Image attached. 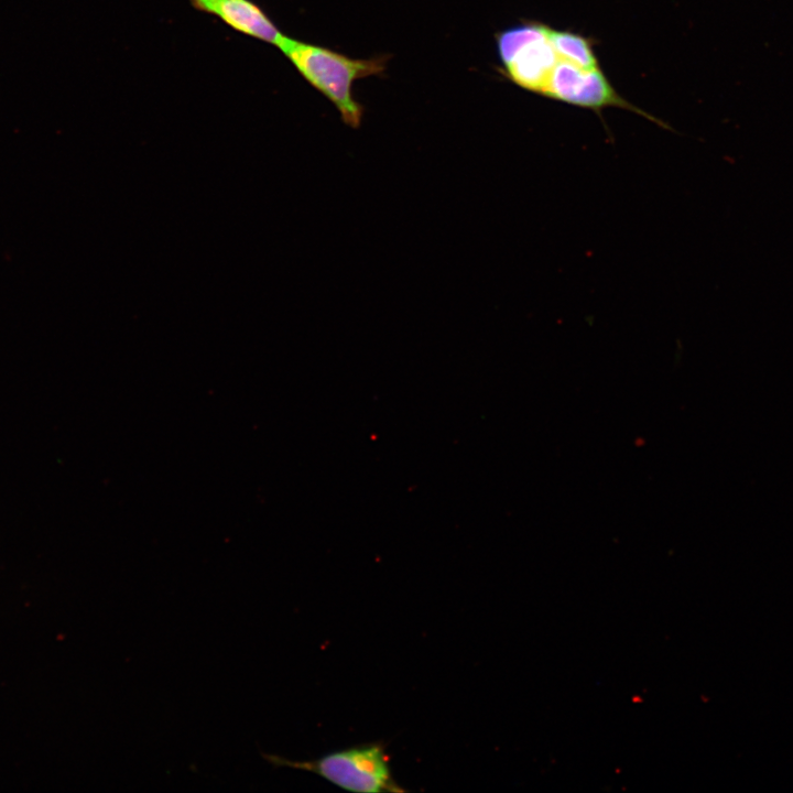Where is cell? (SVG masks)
<instances>
[{
  "instance_id": "cell-1",
  "label": "cell",
  "mask_w": 793,
  "mask_h": 793,
  "mask_svg": "<svg viewBox=\"0 0 793 793\" xmlns=\"http://www.w3.org/2000/svg\"><path fill=\"white\" fill-rule=\"evenodd\" d=\"M278 47L297 72L336 107L345 124L350 128L361 124L363 106L355 99L352 85L358 79L382 75L388 55L351 58L328 47L285 35Z\"/></svg>"
},
{
  "instance_id": "cell-2",
  "label": "cell",
  "mask_w": 793,
  "mask_h": 793,
  "mask_svg": "<svg viewBox=\"0 0 793 793\" xmlns=\"http://www.w3.org/2000/svg\"><path fill=\"white\" fill-rule=\"evenodd\" d=\"M261 756L275 768L287 767L313 772L352 792L403 793L405 791L393 776L387 747L382 741L332 751L308 761H295L263 752Z\"/></svg>"
},
{
  "instance_id": "cell-3",
  "label": "cell",
  "mask_w": 793,
  "mask_h": 793,
  "mask_svg": "<svg viewBox=\"0 0 793 793\" xmlns=\"http://www.w3.org/2000/svg\"><path fill=\"white\" fill-rule=\"evenodd\" d=\"M548 31L550 26L541 22L522 21L495 36L501 75L518 87L540 96L560 59L548 39Z\"/></svg>"
},
{
  "instance_id": "cell-4",
  "label": "cell",
  "mask_w": 793,
  "mask_h": 793,
  "mask_svg": "<svg viewBox=\"0 0 793 793\" xmlns=\"http://www.w3.org/2000/svg\"><path fill=\"white\" fill-rule=\"evenodd\" d=\"M543 97L590 109L601 117L605 108L616 107L633 111L664 129L669 124L622 98L599 68L585 69L560 58L553 67Z\"/></svg>"
},
{
  "instance_id": "cell-5",
  "label": "cell",
  "mask_w": 793,
  "mask_h": 793,
  "mask_svg": "<svg viewBox=\"0 0 793 793\" xmlns=\"http://www.w3.org/2000/svg\"><path fill=\"white\" fill-rule=\"evenodd\" d=\"M204 12L220 18L225 23L246 35L278 46L283 34L263 12L250 0H189Z\"/></svg>"
},
{
  "instance_id": "cell-6",
  "label": "cell",
  "mask_w": 793,
  "mask_h": 793,
  "mask_svg": "<svg viewBox=\"0 0 793 793\" xmlns=\"http://www.w3.org/2000/svg\"><path fill=\"white\" fill-rule=\"evenodd\" d=\"M548 39L560 58L585 69L600 67L589 37L572 31L550 28Z\"/></svg>"
}]
</instances>
